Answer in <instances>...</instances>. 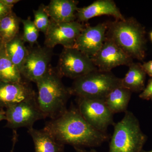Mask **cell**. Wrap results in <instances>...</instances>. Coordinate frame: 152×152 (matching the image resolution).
<instances>
[{"label": "cell", "mask_w": 152, "mask_h": 152, "mask_svg": "<svg viewBox=\"0 0 152 152\" xmlns=\"http://www.w3.org/2000/svg\"><path fill=\"white\" fill-rule=\"evenodd\" d=\"M43 129L57 141L64 145H71L75 148H93L110 139L107 133L93 127L82 116L77 108L74 107L47 122Z\"/></svg>", "instance_id": "6da1fadb"}, {"label": "cell", "mask_w": 152, "mask_h": 152, "mask_svg": "<svg viewBox=\"0 0 152 152\" xmlns=\"http://www.w3.org/2000/svg\"><path fill=\"white\" fill-rule=\"evenodd\" d=\"M107 38L133 59H144L147 42L145 27L133 17L115 20L107 23Z\"/></svg>", "instance_id": "7a4b0ae2"}, {"label": "cell", "mask_w": 152, "mask_h": 152, "mask_svg": "<svg viewBox=\"0 0 152 152\" xmlns=\"http://www.w3.org/2000/svg\"><path fill=\"white\" fill-rule=\"evenodd\" d=\"M61 77L51 68L44 77L37 82V102L46 118H56L66 110V104L71 96L69 88L65 86Z\"/></svg>", "instance_id": "3957f363"}, {"label": "cell", "mask_w": 152, "mask_h": 152, "mask_svg": "<svg viewBox=\"0 0 152 152\" xmlns=\"http://www.w3.org/2000/svg\"><path fill=\"white\" fill-rule=\"evenodd\" d=\"M114 126L108 152H142L148 137L132 112L127 110L122 119Z\"/></svg>", "instance_id": "277c9868"}, {"label": "cell", "mask_w": 152, "mask_h": 152, "mask_svg": "<svg viewBox=\"0 0 152 152\" xmlns=\"http://www.w3.org/2000/svg\"><path fill=\"white\" fill-rule=\"evenodd\" d=\"M121 80L112 72L97 69L74 80L69 89L77 97L104 100L112 90L121 86Z\"/></svg>", "instance_id": "5b68a950"}, {"label": "cell", "mask_w": 152, "mask_h": 152, "mask_svg": "<svg viewBox=\"0 0 152 152\" xmlns=\"http://www.w3.org/2000/svg\"><path fill=\"white\" fill-rule=\"evenodd\" d=\"M97 69L91 58L84 53L75 48H64L56 70L61 77L75 80Z\"/></svg>", "instance_id": "8992f818"}, {"label": "cell", "mask_w": 152, "mask_h": 152, "mask_svg": "<svg viewBox=\"0 0 152 152\" xmlns=\"http://www.w3.org/2000/svg\"><path fill=\"white\" fill-rule=\"evenodd\" d=\"M5 111V127L13 130L19 128H33L37 121L46 118L39 108L37 97L9 106Z\"/></svg>", "instance_id": "52a82bcc"}, {"label": "cell", "mask_w": 152, "mask_h": 152, "mask_svg": "<svg viewBox=\"0 0 152 152\" xmlns=\"http://www.w3.org/2000/svg\"><path fill=\"white\" fill-rule=\"evenodd\" d=\"M77 108L82 116L93 127L107 133L109 126L114 125L113 114L104 100L77 97Z\"/></svg>", "instance_id": "ba28073f"}, {"label": "cell", "mask_w": 152, "mask_h": 152, "mask_svg": "<svg viewBox=\"0 0 152 152\" xmlns=\"http://www.w3.org/2000/svg\"><path fill=\"white\" fill-rule=\"evenodd\" d=\"M86 25L78 21L58 23L50 19V23L45 35V46L53 49L57 45H61L64 48H74Z\"/></svg>", "instance_id": "9c48e42d"}, {"label": "cell", "mask_w": 152, "mask_h": 152, "mask_svg": "<svg viewBox=\"0 0 152 152\" xmlns=\"http://www.w3.org/2000/svg\"><path fill=\"white\" fill-rule=\"evenodd\" d=\"M53 49L38 46L29 50L28 54L20 72L23 78L34 82L45 75L50 69Z\"/></svg>", "instance_id": "30bf717a"}, {"label": "cell", "mask_w": 152, "mask_h": 152, "mask_svg": "<svg viewBox=\"0 0 152 152\" xmlns=\"http://www.w3.org/2000/svg\"><path fill=\"white\" fill-rule=\"evenodd\" d=\"M91 58L98 69L104 72H111L120 66H129L133 62V59L107 37L99 50Z\"/></svg>", "instance_id": "8fae6325"}, {"label": "cell", "mask_w": 152, "mask_h": 152, "mask_svg": "<svg viewBox=\"0 0 152 152\" xmlns=\"http://www.w3.org/2000/svg\"><path fill=\"white\" fill-rule=\"evenodd\" d=\"M107 23L95 26L86 25L76 41L74 48L92 58L101 48L106 39Z\"/></svg>", "instance_id": "7c38bea8"}, {"label": "cell", "mask_w": 152, "mask_h": 152, "mask_svg": "<svg viewBox=\"0 0 152 152\" xmlns=\"http://www.w3.org/2000/svg\"><path fill=\"white\" fill-rule=\"evenodd\" d=\"M35 97V92L27 82L23 80L19 83H6L0 81V110Z\"/></svg>", "instance_id": "4fadbf2b"}, {"label": "cell", "mask_w": 152, "mask_h": 152, "mask_svg": "<svg viewBox=\"0 0 152 152\" xmlns=\"http://www.w3.org/2000/svg\"><path fill=\"white\" fill-rule=\"evenodd\" d=\"M107 15L115 20H124L126 18L121 13L115 3L113 0H97L89 5L78 8L76 12L78 21L84 23L94 17Z\"/></svg>", "instance_id": "5bb4252c"}, {"label": "cell", "mask_w": 152, "mask_h": 152, "mask_svg": "<svg viewBox=\"0 0 152 152\" xmlns=\"http://www.w3.org/2000/svg\"><path fill=\"white\" fill-rule=\"evenodd\" d=\"M78 1L75 0H51L46 6L50 19L58 23L75 21Z\"/></svg>", "instance_id": "9a60e30c"}, {"label": "cell", "mask_w": 152, "mask_h": 152, "mask_svg": "<svg viewBox=\"0 0 152 152\" xmlns=\"http://www.w3.org/2000/svg\"><path fill=\"white\" fill-rule=\"evenodd\" d=\"M28 132L33 139L35 152H64L65 145L57 141L44 129L31 128L28 129Z\"/></svg>", "instance_id": "2e32d148"}, {"label": "cell", "mask_w": 152, "mask_h": 152, "mask_svg": "<svg viewBox=\"0 0 152 152\" xmlns=\"http://www.w3.org/2000/svg\"><path fill=\"white\" fill-rule=\"evenodd\" d=\"M124 77L121 80V86L132 92H140L145 89L146 73L141 63L133 62Z\"/></svg>", "instance_id": "e0dca14e"}, {"label": "cell", "mask_w": 152, "mask_h": 152, "mask_svg": "<svg viewBox=\"0 0 152 152\" xmlns=\"http://www.w3.org/2000/svg\"><path fill=\"white\" fill-rule=\"evenodd\" d=\"M132 92L120 86L112 90L104 99L105 103L113 114L126 112L131 99Z\"/></svg>", "instance_id": "ac0fdd59"}, {"label": "cell", "mask_w": 152, "mask_h": 152, "mask_svg": "<svg viewBox=\"0 0 152 152\" xmlns=\"http://www.w3.org/2000/svg\"><path fill=\"white\" fill-rule=\"evenodd\" d=\"M6 54L19 70L28 54L29 50L25 46V42L20 34L4 45Z\"/></svg>", "instance_id": "d6986e66"}, {"label": "cell", "mask_w": 152, "mask_h": 152, "mask_svg": "<svg viewBox=\"0 0 152 152\" xmlns=\"http://www.w3.org/2000/svg\"><path fill=\"white\" fill-rule=\"evenodd\" d=\"M23 80L20 72L6 54L4 47L0 51V81L19 83Z\"/></svg>", "instance_id": "ffe728a7"}, {"label": "cell", "mask_w": 152, "mask_h": 152, "mask_svg": "<svg viewBox=\"0 0 152 152\" xmlns=\"http://www.w3.org/2000/svg\"><path fill=\"white\" fill-rule=\"evenodd\" d=\"M21 20L13 12L0 20V37L5 44L19 34Z\"/></svg>", "instance_id": "44dd1931"}, {"label": "cell", "mask_w": 152, "mask_h": 152, "mask_svg": "<svg viewBox=\"0 0 152 152\" xmlns=\"http://www.w3.org/2000/svg\"><path fill=\"white\" fill-rule=\"evenodd\" d=\"M34 22L39 31L45 34L50 23V19L47 12L46 6L41 4L38 10L33 11Z\"/></svg>", "instance_id": "7402d4cb"}, {"label": "cell", "mask_w": 152, "mask_h": 152, "mask_svg": "<svg viewBox=\"0 0 152 152\" xmlns=\"http://www.w3.org/2000/svg\"><path fill=\"white\" fill-rule=\"evenodd\" d=\"M21 22L23 26V40L32 45L37 41L39 31L34 21L30 19L21 20Z\"/></svg>", "instance_id": "603a6c76"}, {"label": "cell", "mask_w": 152, "mask_h": 152, "mask_svg": "<svg viewBox=\"0 0 152 152\" xmlns=\"http://www.w3.org/2000/svg\"><path fill=\"white\" fill-rule=\"evenodd\" d=\"M140 98L143 100H149L152 98V78L149 80L148 84L139 95Z\"/></svg>", "instance_id": "cb8c5ba5"}, {"label": "cell", "mask_w": 152, "mask_h": 152, "mask_svg": "<svg viewBox=\"0 0 152 152\" xmlns=\"http://www.w3.org/2000/svg\"><path fill=\"white\" fill-rule=\"evenodd\" d=\"M13 7L5 4L0 0V20L12 12Z\"/></svg>", "instance_id": "d4e9b609"}, {"label": "cell", "mask_w": 152, "mask_h": 152, "mask_svg": "<svg viewBox=\"0 0 152 152\" xmlns=\"http://www.w3.org/2000/svg\"><path fill=\"white\" fill-rule=\"evenodd\" d=\"M142 66L146 73L152 78V60L144 63Z\"/></svg>", "instance_id": "484cf974"}, {"label": "cell", "mask_w": 152, "mask_h": 152, "mask_svg": "<svg viewBox=\"0 0 152 152\" xmlns=\"http://www.w3.org/2000/svg\"><path fill=\"white\" fill-rule=\"evenodd\" d=\"M1 1L5 4L11 7H13L15 4L20 1L19 0H1Z\"/></svg>", "instance_id": "4316f807"}, {"label": "cell", "mask_w": 152, "mask_h": 152, "mask_svg": "<svg viewBox=\"0 0 152 152\" xmlns=\"http://www.w3.org/2000/svg\"><path fill=\"white\" fill-rule=\"evenodd\" d=\"M13 131V136L12 138V150H11L10 152H14L15 145V144H16L17 141H18V134H17V132L16 130Z\"/></svg>", "instance_id": "83f0119b"}, {"label": "cell", "mask_w": 152, "mask_h": 152, "mask_svg": "<svg viewBox=\"0 0 152 152\" xmlns=\"http://www.w3.org/2000/svg\"><path fill=\"white\" fill-rule=\"evenodd\" d=\"M76 152H98L94 148H91L89 150L85 149L84 148H75Z\"/></svg>", "instance_id": "f1b7e54d"}, {"label": "cell", "mask_w": 152, "mask_h": 152, "mask_svg": "<svg viewBox=\"0 0 152 152\" xmlns=\"http://www.w3.org/2000/svg\"><path fill=\"white\" fill-rule=\"evenodd\" d=\"M6 111L4 109L0 110V122L3 120H6Z\"/></svg>", "instance_id": "f546056e"}, {"label": "cell", "mask_w": 152, "mask_h": 152, "mask_svg": "<svg viewBox=\"0 0 152 152\" xmlns=\"http://www.w3.org/2000/svg\"><path fill=\"white\" fill-rule=\"evenodd\" d=\"M4 44L3 42L2 39L1 38V37H0V51L2 49L4 48Z\"/></svg>", "instance_id": "4dcf8cb0"}, {"label": "cell", "mask_w": 152, "mask_h": 152, "mask_svg": "<svg viewBox=\"0 0 152 152\" xmlns=\"http://www.w3.org/2000/svg\"><path fill=\"white\" fill-rule=\"evenodd\" d=\"M149 36L150 39H151V41L152 42V31L150 33Z\"/></svg>", "instance_id": "1f68e13d"}, {"label": "cell", "mask_w": 152, "mask_h": 152, "mask_svg": "<svg viewBox=\"0 0 152 152\" xmlns=\"http://www.w3.org/2000/svg\"><path fill=\"white\" fill-rule=\"evenodd\" d=\"M142 152H152V150L150 151H144V150H143Z\"/></svg>", "instance_id": "d6a6232c"}, {"label": "cell", "mask_w": 152, "mask_h": 152, "mask_svg": "<svg viewBox=\"0 0 152 152\" xmlns=\"http://www.w3.org/2000/svg\"><path fill=\"white\" fill-rule=\"evenodd\" d=\"M151 100L152 102V98H151Z\"/></svg>", "instance_id": "836d02e7"}]
</instances>
